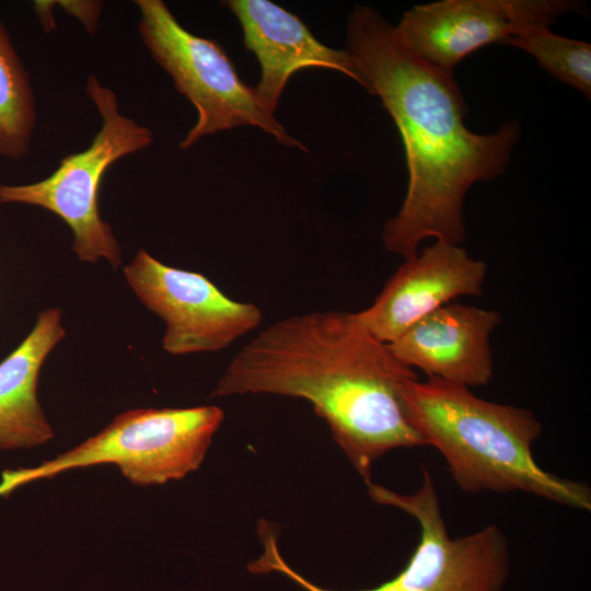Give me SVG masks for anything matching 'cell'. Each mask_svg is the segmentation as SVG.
<instances>
[{
	"label": "cell",
	"mask_w": 591,
	"mask_h": 591,
	"mask_svg": "<svg viewBox=\"0 0 591 591\" xmlns=\"http://www.w3.org/2000/svg\"><path fill=\"white\" fill-rule=\"evenodd\" d=\"M55 7H57L56 1L50 0H36L33 3L35 14L45 33H50L56 28V22L53 14Z\"/></svg>",
	"instance_id": "cell-17"
},
{
	"label": "cell",
	"mask_w": 591,
	"mask_h": 591,
	"mask_svg": "<svg viewBox=\"0 0 591 591\" xmlns=\"http://www.w3.org/2000/svg\"><path fill=\"white\" fill-rule=\"evenodd\" d=\"M56 3L63 12L77 19L89 35L96 33L104 8L103 1L58 0Z\"/></svg>",
	"instance_id": "cell-16"
},
{
	"label": "cell",
	"mask_w": 591,
	"mask_h": 591,
	"mask_svg": "<svg viewBox=\"0 0 591 591\" xmlns=\"http://www.w3.org/2000/svg\"><path fill=\"white\" fill-rule=\"evenodd\" d=\"M61 311H42L25 339L0 362V450H28L54 438L37 398L40 369L66 331Z\"/></svg>",
	"instance_id": "cell-13"
},
{
	"label": "cell",
	"mask_w": 591,
	"mask_h": 591,
	"mask_svg": "<svg viewBox=\"0 0 591 591\" xmlns=\"http://www.w3.org/2000/svg\"><path fill=\"white\" fill-rule=\"evenodd\" d=\"M237 19L245 48L260 67L254 86L262 104L275 113L290 77L306 68L339 71L361 84L351 54L321 43L297 15L268 0L221 2Z\"/></svg>",
	"instance_id": "cell-11"
},
{
	"label": "cell",
	"mask_w": 591,
	"mask_h": 591,
	"mask_svg": "<svg viewBox=\"0 0 591 591\" xmlns=\"http://www.w3.org/2000/svg\"><path fill=\"white\" fill-rule=\"evenodd\" d=\"M135 3L142 43L197 111L195 125L178 144L181 150L219 131L254 126L283 146L308 151L262 104L255 89L240 78L218 42L184 28L162 0Z\"/></svg>",
	"instance_id": "cell-6"
},
{
	"label": "cell",
	"mask_w": 591,
	"mask_h": 591,
	"mask_svg": "<svg viewBox=\"0 0 591 591\" xmlns=\"http://www.w3.org/2000/svg\"><path fill=\"white\" fill-rule=\"evenodd\" d=\"M404 401L410 422L443 455L462 490H520L591 509L587 483L560 478L534 460L532 444L542 425L531 410L485 401L465 385L431 376L410 381Z\"/></svg>",
	"instance_id": "cell-3"
},
{
	"label": "cell",
	"mask_w": 591,
	"mask_h": 591,
	"mask_svg": "<svg viewBox=\"0 0 591 591\" xmlns=\"http://www.w3.org/2000/svg\"><path fill=\"white\" fill-rule=\"evenodd\" d=\"M37 113L30 74L0 22V158L27 155Z\"/></svg>",
	"instance_id": "cell-14"
},
{
	"label": "cell",
	"mask_w": 591,
	"mask_h": 591,
	"mask_svg": "<svg viewBox=\"0 0 591 591\" xmlns=\"http://www.w3.org/2000/svg\"><path fill=\"white\" fill-rule=\"evenodd\" d=\"M566 0H443L415 5L393 26L397 40L427 65L453 76L457 63L491 43L547 27L576 11Z\"/></svg>",
	"instance_id": "cell-9"
},
{
	"label": "cell",
	"mask_w": 591,
	"mask_h": 591,
	"mask_svg": "<svg viewBox=\"0 0 591 591\" xmlns=\"http://www.w3.org/2000/svg\"><path fill=\"white\" fill-rule=\"evenodd\" d=\"M500 322L497 311L450 302L387 345L403 363L428 376L467 387L486 385L494 373L489 335Z\"/></svg>",
	"instance_id": "cell-12"
},
{
	"label": "cell",
	"mask_w": 591,
	"mask_h": 591,
	"mask_svg": "<svg viewBox=\"0 0 591 591\" xmlns=\"http://www.w3.org/2000/svg\"><path fill=\"white\" fill-rule=\"evenodd\" d=\"M417 379L356 313L314 311L263 328L234 355L210 397L270 394L308 401L369 484L372 464L389 451L427 445L404 401L406 385Z\"/></svg>",
	"instance_id": "cell-2"
},
{
	"label": "cell",
	"mask_w": 591,
	"mask_h": 591,
	"mask_svg": "<svg viewBox=\"0 0 591 591\" xmlns=\"http://www.w3.org/2000/svg\"><path fill=\"white\" fill-rule=\"evenodd\" d=\"M502 44L525 50L552 76L590 99V44L556 35L547 27L518 34L507 38Z\"/></svg>",
	"instance_id": "cell-15"
},
{
	"label": "cell",
	"mask_w": 591,
	"mask_h": 591,
	"mask_svg": "<svg viewBox=\"0 0 591 591\" xmlns=\"http://www.w3.org/2000/svg\"><path fill=\"white\" fill-rule=\"evenodd\" d=\"M346 50L360 85L381 99L394 120L406 153L407 193L383 228L384 246L408 258L427 237L459 245L466 233V192L506 171L520 136L519 123L507 121L487 135L470 131L453 76L407 50L393 26L369 5L349 13Z\"/></svg>",
	"instance_id": "cell-1"
},
{
	"label": "cell",
	"mask_w": 591,
	"mask_h": 591,
	"mask_svg": "<svg viewBox=\"0 0 591 591\" xmlns=\"http://www.w3.org/2000/svg\"><path fill=\"white\" fill-rule=\"evenodd\" d=\"M486 271V264L464 248L437 241L405 258L374 302L356 315L374 338L391 344L455 298L482 296Z\"/></svg>",
	"instance_id": "cell-10"
},
{
	"label": "cell",
	"mask_w": 591,
	"mask_h": 591,
	"mask_svg": "<svg viewBox=\"0 0 591 591\" xmlns=\"http://www.w3.org/2000/svg\"><path fill=\"white\" fill-rule=\"evenodd\" d=\"M85 91L101 127L90 146L63 157L46 178L23 185L0 184V204L40 207L60 217L72 231V250L81 262L105 259L116 269L121 250L109 223L99 211V190L107 169L124 157L147 149L152 131L119 109L115 92L91 73Z\"/></svg>",
	"instance_id": "cell-5"
},
{
	"label": "cell",
	"mask_w": 591,
	"mask_h": 591,
	"mask_svg": "<svg viewBox=\"0 0 591 591\" xmlns=\"http://www.w3.org/2000/svg\"><path fill=\"white\" fill-rule=\"evenodd\" d=\"M223 419L224 412L215 405L129 409L77 447L15 473L7 488L100 464L117 466L137 486L179 480L200 467Z\"/></svg>",
	"instance_id": "cell-7"
},
{
	"label": "cell",
	"mask_w": 591,
	"mask_h": 591,
	"mask_svg": "<svg viewBox=\"0 0 591 591\" xmlns=\"http://www.w3.org/2000/svg\"><path fill=\"white\" fill-rule=\"evenodd\" d=\"M124 276L142 304L165 322L162 348L174 356L222 350L263 321L254 303L234 301L206 276L167 266L144 250Z\"/></svg>",
	"instance_id": "cell-8"
},
{
	"label": "cell",
	"mask_w": 591,
	"mask_h": 591,
	"mask_svg": "<svg viewBox=\"0 0 591 591\" xmlns=\"http://www.w3.org/2000/svg\"><path fill=\"white\" fill-rule=\"evenodd\" d=\"M370 498L413 517L420 529L419 542L406 566L392 579L358 591H502L510 571L509 544L496 525L451 538L430 473L410 495L369 483ZM258 572L277 571L306 591L323 589L294 571L281 557L277 544L268 545L256 561Z\"/></svg>",
	"instance_id": "cell-4"
}]
</instances>
